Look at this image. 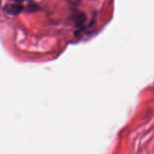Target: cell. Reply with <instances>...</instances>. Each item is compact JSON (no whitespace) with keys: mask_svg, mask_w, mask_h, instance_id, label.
Returning a JSON list of instances; mask_svg holds the SVG:
<instances>
[{"mask_svg":"<svg viewBox=\"0 0 154 154\" xmlns=\"http://www.w3.org/2000/svg\"><path fill=\"white\" fill-rule=\"evenodd\" d=\"M1 4H2V2H1V0H0V8H1Z\"/></svg>","mask_w":154,"mask_h":154,"instance_id":"obj_4","label":"cell"},{"mask_svg":"<svg viewBox=\"0 0 154 154\" xmlns=\"http://www.w3.org/2000/svg\"><path fill=\"white\" fill-rule=\"evenodd\" d=\"M72 19H73L75 23L78 26H82L85 23L87 17H86L85 14L83 13V12L76 11L73 14V18Z\"/></svg>","mask_w":154,"mask_h":154,"instance_id":"obj_2","label":"cell"},{"mask_svg":"<svg viewBox=\"0 0 154 154\" xmlns=\"http://www.w3.org/2000/svg\"><path fill=\"white\" fill-rule=\"evenodd\" d=\"M23 9V7L19 3H14V4L7 5L4 8V11L7 14L11 15H17L20 13Z\"/></svg>","mask_w":154,"mask_h":154,"instance_id":"obj_1","label":"cell"},{"mask_svg":"<svg viewBox=\"0 0 154 154\" xmlns=\"http://www.w3.org/2000/svg\"><path fill=\"white\" fill-rule=\"evenodd\" d=\"M14 1L16 3H19V4H20V3L23 2L24 0H14Z\"/></svg>","mask_w":154,"mask_h":154,"instance_id":"obj_3","label":"cell"}]
</instances>
